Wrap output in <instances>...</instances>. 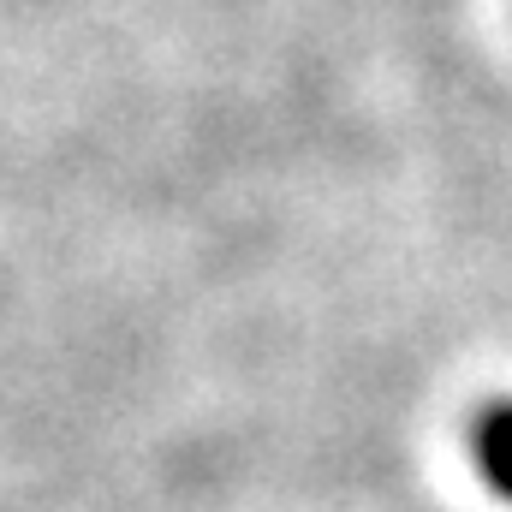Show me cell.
<instances>
[{
	"mask_svg": "<svg viewBox=\"0 0 512 512\" xmlns=\"http://www.w3.org/2000/svg\"><path fill=\"white\" fill-rule=\"evenodd\" d=\"M477 465L495 495L512 501V405H489L477 423Z\"/></svg>",
	"mask_w": 512,
	"mask_h": 512,
	"instance_id": "6da1fadb",
	"label": "cell"
}]
</instances>
